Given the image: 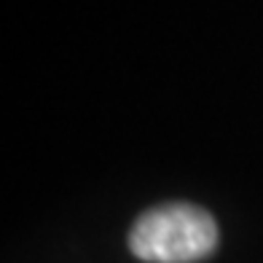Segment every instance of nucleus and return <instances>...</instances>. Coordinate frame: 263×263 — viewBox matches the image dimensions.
I'll use <instances>...</instances> for the list:
<instances>
[{"label":"nucleus","mask_w":263,"mask_h":263,"mask_svg":"<svg viewBox=\"0 0 263 263\" xmlns=\"http://www.w3.org/2000/svg\"><path fill=\"white\" fill-rule=\"evenodd\" d=\"M218 247V223L196 204H161L140 215L129 231L132 255L145 263H196Z\"/></svg>","instance_id":"obj_1"}]
</instances>
